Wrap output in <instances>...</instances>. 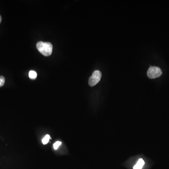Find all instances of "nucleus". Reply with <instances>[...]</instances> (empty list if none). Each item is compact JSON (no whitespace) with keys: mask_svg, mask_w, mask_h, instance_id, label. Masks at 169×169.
<instances>
[{"mask_svg":"<svg viewBox=\"0 0 169 169\" xmlns=\"http://www.w3.org/2000/svg\"><path fill=\"white\" fill-rule=\"evenodd\" d=\"M2 19V18L1 16V15H0V23H1V22Z\"/></svg>","mask_w":169,"mask_h":169,"instance_id":"nucleus-9","label":"nucleus"},{"mask_svg":"<svg viewBox=\"0 0 169 169\" xmlns=\"http://www.w3.org/2000/svg\"><path fill=\"white\" fill-rule=\"evenodd\" d=\"M29 77L31 80H35L37 77V73L34 70H30L29 73Z\"/></svg>","mask_w":169,"mask_h":169,"instance_id":"nucleus-5","label":"nucleus"},{"mask_svg":"<svg viewBox=\"0 0 169 169\" xmlns=\"http://www.w3.org/2000/svg\"><path fill=\"white\" fill-rule=\"evenodd\" d=\"M50 138V135H47L45 136L43 138V139H42V143L44 144V145L47 144L48 141H49Z\"/></svg>","mask_w":169,"mask_h":169,"instance_id":"nucleus-6","label":"nucleus"},{"mask_svg":"<svg viewBox=\"0 0 169 169\" xmlns=\"http://www.w3.org/2000/svg\"><path fill=\"white\" fill-rule=\"evenodd\" d=\"M145 162L142 159H140L138 160L136 165L133 167V169H141L144 166Z\"/></svg>","mask_w":169,"mask_h":169,"instance_id":"nucleus-4","label":"nucleus"},{"mask_svg":"<svg viewBox=\"0 0 169 169\" xmlns=\"http://www.w3.org/2000/svg\"><path fill=\"white\" fill-rule=\"evenodd\" d=\"M36 47L41 54L46 57L50 56L52 53L53 45L50 42H38Z\"/></svg>","mask_w":169,"mask_h":169,"instance_id":"nucleus-1","label":"nucleus"},{"mask_svg":"<svg viewBox=\"0 0 169 169\" xmlns=\"http://www.w3.org/2000/svg\"><path fill=\"white\" fill-rule=\"evenodd\" d=\"M5 80L3 76H0V87L3 86L5 83Z\"/></svg>","mask_w":169,"mask_h":169,"instance_id":"nucleus-8","label":"nucleus"},{"mask_svg":"<svg viewBox=\"0 0 169 169\" xmlns=\"http://www.w3.org/2000/svg\"><path fill=\"white\" fill-rule=\"evenodd\" d=\"M162 74V72L161 69L157 66H151L148 70V76L151 79L159 77Z\"/></svg>","mask_w":169,"mask_h":169,"instance_id":"nucleus-2","label":"nucleus"},{"mask_svg":"<svg viewBox=\"0 0 169 169\" xmlns=\"http://www.w3.org/2000/svg\"><path fill=\"white\" fill-rule=\"evenodd\" d=\"M102 73L100 70H95L93 73L92 75L90 77L88 80V84L90 86H94L99 83L102 78Z\"/></svg>","mask_w":169,"mask_h":169,"instance_id":"nucleus-3","label":"nucleus"},{"mask_svg":"<svg viewBox=\"0 0 169 169\" xmlns=\"http://www.w3.org/2000/svg\"><path fill=\"white\" fill-rule=\"evenodd\" d=\"M61 144H62V142L60 141H57L55 142V143H54V145H53V147H54V149H55V150L57 149L59 146L61 145Z\"/></svg>","mask_w":169,"mask_h":169,"instance_id":"nucleus-7","label":"nucleus"}]
</instances>
